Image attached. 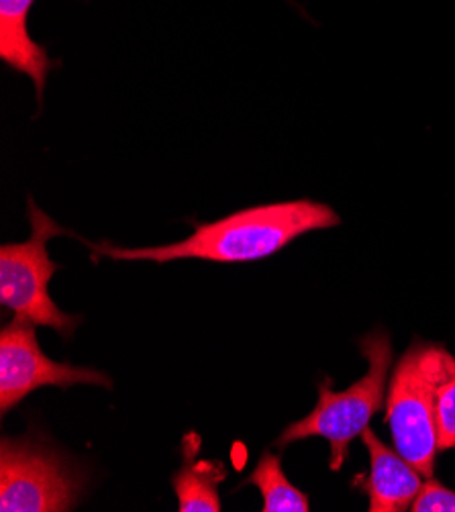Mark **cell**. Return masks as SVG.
<instances>
[{
    "label": "cell",
    "instance_id": "obj_1",
    "mask_svg": "<svg viewBox=\"0 0 455 512\" xmlns=\"http://www.w3.org/2000/svg\"><path fill=\"white\" fill-rule=\"evenodd\" d=\"M341 225V217L325 202L298 198L260 204L231 213L213 223H194L190 237L156 247H115L96 243L92 253L117 262L170 264L205 260L215 264L258 262L282 251L294 239Z\"/></svg>",
    "mask_w": 455,
    "mask_h": 512
},
{
    "label": "cell",
    "instance_id": "obj_2",
    "mask_svg": "<svg viewBox=\"0 0 455 512\" xmlns=\"http://www.w3.org/2000/svg\"><path fill=\"white\" fill-rule=\"evenodd\" d=\"M455 372V357L443 343L413 339L396 362L386 390V423L394 449L425 476L435 478V404L441 384Z\"/></svg>",
    "mask_w": 455,
    "mask_h": 512
},
{
    "label": "cell",
    "instance_id": "obj_3",
    "mask_svg": "<svg viewBox=\"0 0 455 512\" xmlns=\"http://www.w3.org/2000/svg\"><path fill=\"white\" fill-rule=\"evenodd\" d=\"M360 353L366 357L368 372L353 382L347 390L335 392L333 378H325L317 384L319 402L313 413L296 423H290L276 447L284 449L290 443H298L309 437H323L331 445L329 468L339 472L349 455V445L370 427L372 417L386 404V390L390 380V368L394 351L388 331L374 329L358 341Z\"/></svg>",
    "mask_w": 455,
    "mask_h": 512
},
{
    "label": "cell",
    "instance_id": "obj_4",
    "mask_svg": "<svg viewBox=\"0 0 455 512\" xmlns=\"http://www.w3.org/2000/svg\"><path fill=\"white\" fill-rule=\"evenodd\" d=\"M31 237L23 243H5L0 247V304L25 321L49 327L70 339L82 317L64 313L49 296V280L60 264L49 260L47 241L60 235H72L58 225L29 196Z\"/></svg>",
    "mask_w": 455,
    "mask_h": 512
},
{
    "label": "cell",
    "instance_id": "obj_5",
    "mask_svg": "<svg viewBox=\"0 0 455 512\" xmlns=\"http://www.w3.org/2000/svg\"><path fill=\"white\" fill-rule=\"evenodd\" d=\"M86 490V474L35 435L0 443V510L64 512Z\"/></svg>",
    "mask_w": 455,
    "mask_h": 512
},
{
    "label": "cell",
    "instance_id": "obj_6",
    "mask_svg": "<svg viewBox=\"0 0 455 512\" xmlns=\"http://www.w3.org/2000/svg\"><path fill=\"white\" fill-rule=\"evenodd\" d=\"M35 323L15 317L0 331V413L3 417L43 386L70 388L80 384L113 388V380L84 366L54 362L41 351Z\"/></svg>",
    "mask_w": 455,
    "mask_h": 512
},
{
    "label": "cell",
    "instance_id": "obj_7",
    "mask_svg": "<svg viewBox=\"0 0 455 512\" xmlns=\"http://www.w3.org/2000/svg\"><path fill=\"white\" fill-rule=\"evenodd\" d=\"M362 443L370 455V472L351 482L368 494L370 512H404L411 510L425 488L423 474L404 459L398 451L388 447L370 427L362 433Z\"/></svg>",
    "mask_w": 455,
    "mask_h": 512
},
{
    "label": "cell",
    "instance_id": "obj_8",
    "mask_svg": "<svg viewBox=\"0 0 455 512\" xmlns=\"http://www.w3.org/2000/svg\"><path fill=\"white\" fill-rule=\"evenodd\" d=\"M33 5L35 0H0V60L33 80L41 107L47 74L58 68L60 62L49 60L47 49L29 35Z\"/></svg>",
    "mask_w": 455,
    "mask_h": 512
},
{
    "label": "cell",
    "instance_id": "obj_9",
    "mask_svg": "<svg viewBox=\"0 0 455 512\" xmlns=\"http://www.w3.org/2000/svg\"><path fill=\"white\" fill-rule=\"evenodd\" d=\"M184 462L174 474L172 486L178 498L180 512H219V484L227 478V468L221 462L200 459V437L188 433L182 441Z\"/></svg>",
    "mask_w": 455,
    "mask_h": 512
},
{
    "label": "cell",
    "instance_id": "obj_10",
    "mask_svg": "<svg viewBox=\"0 0 455 512\" xmlns=\"http://www.w3.org/2000/svg\"><path fill=\"white\" fill-rule=\"evenodd\" d=\"M249 484L258 486V490L262 492L264 512H309L311 510L309 496L288 482L278 453L266 451L258 462L256 470L239 484V488Z\"/></svg>",
    "mask_w": 455,
    "mask_h": 512
},
{
    "label": "cell",
    "instance_id": "obj_11",
    "mask_svg": "<svg viewBox=\"0 0 455 512\" xmlns=\"http://www.w3.org/2000/svg\"><path fill=\"white\" fill-rule=\"evenodd\" d=\"M439 451L455 449V372L441 384L435 404Z\"/></svg>",
    "mask_w": 455,
    "mask_h": 512
},
{
    "label": "cell",
    "instance_id": "obj_12",
    "mask_svg": "<svg viewBox=\"0 0 455 512\" xmlns=\"http://www.w3.org/2000/svg\"><path fill=\"white\" fill-rule=\"evenodd\" d=\"M415 512H455V492L445 488L435 478H427L423 492L415 500Z\"/></svg>",
    "mask_w": 455,
    "mask_h": 512
}]
</instances>
